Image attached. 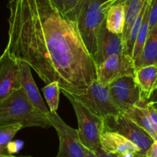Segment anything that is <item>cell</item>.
Instances as JSON below:
<instances>
[{
  "label": "cell",
  "mask_w": 157,
  "mask_h": 157,
  "mask_svg": "<svg viewBox=\"0 0 157 157\" xmlns=\"http://www.w3.org/2000/svg\"><path fill=\"white\" fill-rule=\"evenodd\" d=\"M8 9L9 53L45 84L57 81L61 92L84 94L97 80L96 66L76 23L48 0H10Z\"/></svg>",
  "instance_id": "1"
},
{
  "label": "cell",
  "mask_w": 157,
  "mask_h": 157,
  "mask_svg": "<svg viewBox=\"0 0 157 157\" xmlns=\"http://www.w3.org/2000/svg\"><path fill=\"white\" fill-rule=\"evenodd\" d=\"M15 124L23 128L52 127L48 117L32 104L21 88L0 103V127Z\"/></svg>",
  "instance_id": "2"
},
{
  "label": "cell",
  "mask_w": 157,
  "mask_h": 157,
  "mask_svg": "<svg viewBox=\"0 0 157 157\" xmlns=\"http://www.w3.org/2000/svg\"><path fill=\"white\" fill-rule=\"evenodd\" d=\"M112 0H84L76 21L79 33L89 53L96 55L98 35L105 24Z\"/></svg>",
  "instance_id": "3"
},
{
  "label": "cell",
  "mask_w": 157,
  "mask_h": 157,
  "mask_svg": "<svg viewBox=\"0 0 157 157\" xmlns=\"http://www.w3.org/2000/svg\"><path fill=\"white\" fill-rule=\"evenodd\" d=\"M69 100L78 123V136L83 147L94 152L101 147V136L104 131V121L94 114L72 94L62 91Z\"/></svg>",
  "instance_id": "4"
},
{
  "label": "cell",
  "mask_w": 157,
  "mask_h": 157,
  "mask_svg": "<svg viewBox=\"0 0 157 157\" xmlns=\"http://www.w3.org/2000/svg\"><path fill=\"white\" fill-rule=\"evenodd\" d=\"M72 96L103 121L122 113L112 99L109 87L101 84L97 80L92 83L84 94H72Z\"/></svg>",
  "instance_id": "5"
},
{
  "label": "cell",
  "mask_w": 157,
  "mask_h": 157,
  "mask_svg": "<svg viewBox=\"0 0 157 157\" xmlns=\"http://www.w3.org/2000/svg\"><path fill=\"white\" fill-rule=\"evenodd\" d=\"M104 131L122 135L135 144L142 154H146L154 140L126 113H121L104 120Z\"/></svg>",
  "instance_id": "6"
},
{
  "label": "cell",
  "mask_w": 157,
  "mask_h": 157,
  "mask_svg": "<svg viewBox=\"0 0 157 157\" xmlns=\"http://www.w3.org/2000/svg\"><path fill=\"white\" fill-rule=\"evenodd\" d=\"M47 117L59 139V150L56 157H85L84 147L80 141L78 130L64 122L57 112H50Z\"/></svg>",
  "instance_id": "7"
},
{
  "label": "cell",
  "mask_w": 157,
  "mask_h": 157,
  "mask_svg": "<svg viewBox=\"0 0 157 157\" xmlns=\"http://www.w3.org/2000/svg\"><path fill=\"white\" fill-rule=\"evenodd\" d=\"M136 71L133 57L127 54L113 55L96 68L97 81L108 87L112 82L123 77H134Z\"/></svg>",
  "instance_id": "8"
},
{
  "label": "cell",
  "mask_w": 157,
  "mask_h": 157,
  "mask_svg": "<svg viewBox=\"0 0 157 157\" xmlns=\"http://www.w3.org/2000/svg\"><path fill=\"white\" fill-rule=\"evenodd\" d=\"M108 87L112 99L122 113H127L144 101L134 77H123L112 82Z\"/></svg>",
  "instance_id": "9"
},
{
  "label": "cell",
  "mask_w": 157,
  "mask_h": 157,
  "mask_svg": "<svg viewBox=\"0 0 157 157\" xmlns=\"http://www.w3.org/2000/svg\"><path fill=\"white\" fill-rule=\"evenodd\" d=\"M21 88L18 60L5 48L0 56V103Z\"/></svg>",
  "instance_id": "10"
},
{
  "label": "cell",
  "mask_w": 157,
  "mask_h": 157,
  "mask_svg": "<svg viewBox=\"0 0 157 157\" xmlns=\"http://www.w3.org/2000/svg\"><path fill=\"white\" fill-rule=\"evenodd\" d=\"M124 52L125 43L122 35L109 32L104 24L98 35L96 55L93 57L96 68L110 56L125 54Z\"/></svg>",
  "instance_id": "11"
},
{
  "label": "cell",
  "mask_w": 157,
  "mask_h": 157,
  "mask_svg": "<svg viewBox=\"0 0 157 157\" xmlns=\"http://www.w3.org/2000/svg\"><path fill=\"white\" fill-rule=\"evenodd\" d=\"M18 67H19L21 89L24 90L25 94L32 101V104L38 110H41L45 116H48L50 113V110L44 104L39 90L34 81L32 71H31L32 67L28 63L23 61H18Z\"/></svg>",
  "instance_id": "12"
},
{
  "label": "cell",
  "mask_w": 157,
  "mask_h": 157,
  "mask_svg": "<svg viewBox=\"0 0 157 157\" xmlns=\"http://www.w3.org/2000/svg\"><path fill=\"white\" fill-rule=\"evenodd\" d=\"M101 145L104 151L117 156L127 153L136 154L140 153L133 143L114 132L104 131L101 136Z\"/></svg>",
  "instance_id": "13"
},
{
  "label": "cell",
  "mask_w": 157,
  "mask_h": 157,
  "mask_svg": "<svg viewBox=\"0 0 157 157\" xmlns=\"http://www.w3.org/2000/svg\"><path fill=\"white\" fill-rule=\"evenodd\" d=\"M134 80L140 89L143 100L147 102L152 94L157 90V64L136 69Z\"/></svg>",
  "instance_id": "14"
},
{
  "label": "cell",
  "mask_w": 157,
  "mask_h": 157,
  "mask_svg": "<svg viewBox=\"0 0 157 157\" xmlns=\"http://www.w3.org/2000/svg\"><path fill=\"white\" fill-rule=\"evenodd\" d=\"M125 0H119L110 6L106 16V27L109 32L123 35L125 26Z\"/></svg>",
  "instance_id": "15"
},
{
  "label": "cell",
  "mask_w": 157,
  "mask_h": 157,
  "mask_svg": "<svg viewBox=\"0 0 157 157\" xmlns=\"http://www.w3.org/2000/svg\"><path fill=\"white\" fill-rule=\"evenodd\" d=\"M147 101H142L139 106L133 107L126 113L138 126L145 130L152 139L157 142V127L153 124L146 107Z\"/></svg>",
  "instance_id": "16"
},
{
  "label": "cell",
  "mask_w": 157,
  "mask_h": 157,
  "mask_svg": "<svg viewBox=\"0 0 157 157\" xmlns=\"http://www.w3.org/2000/svg\"><path fill=\"white\" fill-rule=\"evenodd\" d=\"M136 69L157 64V24L150 32L142 52L135 59Z\"/></svg>",
  "instance_id": "17"
},
{
  "label": "cell",
  "mask_w": 157,
  "mask_h": 157,
  "mask_svg": "<svg viewBox=\"0 0 157 157\" xmlns=\"http://www.w3.org/2000/svg\"><path fill=\"white\" fill-rule=\"evenodd\" d=\"M147 0H125V26L123 32V39L124 43L127 41L131 29L140 13Z\"/></svg>",
  "instance_id": "18"
},
{
  "label": "cell",
  "mask_w": 157,
  "mask_h": 157,
  "mask_svg": "<svg viewBox=\"0 0 157 157\" xmlns=\"http://www.w3.org/2000/svg\"><path fill=\"white\" fill-rule=\"evenodd\" d=\"M64 18L76 23L84 0H48Z\"/></svg>",
  "instance_id": "19"
},
{
  "label": "cell",
  "mask_w": 157,
  "mask_h": 157,
  "mask_svg": "<svg viewBox=\"0 0 157 157\" xmlns=\"http://www.w3.org/2000/svg\"><path fill=\"white\" fill-rule=\"evenodd\" d=\"M151 1L152 0H150L148 6H147V10L144 14V19H143L142 24H141L140 29L139 35H138L137 39H136V44H135L134 51H133V58L134 59V61L142 52L144 44L147 41V38H148L149 33H150V16Z\"/></svg>",
  "instance_id": "20"
},
{
  "label": "cell",
  "mask_w": 157,
  "mask_h": 157,
  "mask_svg": "<svg viewBox=\"0 0 157 157\" xmlns=\"http://www.w3.org/2000/svg\"><path fill=\"white\" fill-rule=\"evenodd\" d=\"M22 128L20 124L0 127V156L9 154V147L12 139Z\"/></svg>",
  "instance_id": "21"
},
{
  "label": "cell",
  "mask_w": 157,
  "mask_h": 157,
  "mask_svg": "<svg viewBox=\"0 0 157 157\" xmlns=\"http://www.w3.org/2000/svg\"><path fill=\"white\" fill-rule=\"evenodd\" d=\"M42 92L50 112H57L61 93V88L58 82L54 81L48 84L42 88Z\"/></svg>",
  "instance_id": "22"
},
{
  "label": "cell",
  "mask_w": 157,
  "mask_h": 157,
  "mask_svg": "<svg viewBox=\"0 0 157 157\" xmlns=\"http://www.w3.org/2000/svg\"><path fill=\"white\" fill-rule=\"evenodd\" d=\"M157 24V0H152L150 6V32Z\"/></svg>",
  "instance_id": "23"
},
{
  "label": "cell",
  "mask_w": 157,
  "mask_h": 157,
  "mask_svg": "<svg viewBox=\"0 0 157 157\" xmlns=\"http://www.w3.org/2000/svg\"><path fill=\"white\" fill-rule=\"evenodd\" d=\"M146 107H147V110L148 111V113L150 115V118H151L152 121L157 127V110L153 105H151V104L147 102L146 104Z\"/></svg>",
  "instance_id": "24"
},
{
  "label": "cell",
  "mask_w": 157,
  "mask_h": 157,
  "mask_svg": "<svg viewBox=\"0 0 157 157\" xmlns=\"http://www.w3.org/2000/svg\"><path fill=\"white\" fill-rule=\"evenodd\" d=\"M94 153L98 157H119L116 156V155L111 154V153H108L106 151H104V150H103L102 147H101H101H98L95 151H94Z\"/></svg>",
  "instance_id": "25"
},
{
  "label": "cell",
  "mask_w": 157,
  "mask_h": 157,
  "mask_svg": "<svg viewBox=\"0 0 157 157\" xmlns=\"http://www.w3.org/2000/svg\"><path fill=\"white\" fill-rule=\"evenodd\" d=\"M146 156L147 157H157V142L154 141L152 144L151 147L148 150V151L146 153Z\"/></svg>",
  "instance_id": "26"
},
{
  "label": "cell",
  "mask_w": 157,
  "mask_h": 157,
  "mask_svg": "<svg viewBox=\"0 0 157 157\" xmlns=\"http://www.w3.org/2000/svg\"><path fill=\"white\" fill-rule=\"evenodd\" d=\"M147 103H149V104H150L151 105H153L157 110V90H155V91L152 94L150 99L147 101Z\"/></svg>",
  "instance_id": "27"
},
{
  "label": "cell",
  "mask_w": 157,
  "mask_h": 157,
  "mask_svg": "<svg viewBox=\"0 0 157 157\" xmlns=\"http://www.w3.org/2000/svg\"><path fill=\"white\" fill-rule=\"evenodd\" d=\"M84 153H85V157H98L94 152L90 151L85 147H84Z\"/></svg>",
  "instance_id": "28"
},
{
  "label": "cell",
  "mask_w": 157,
  "mask_h": 157,
  "mask_svg": "<svg viewBox=\"0 0 157 157\" xmlns=\"http://www.w3.org/2000/svg\"><path fill=\"white\" fill-rule=\"evenodd\" d=\"M119 157H135V156H134V154H132V153H127V154L122 155V156Z\"/></svg>",
  "instance_id": "29"
},
{
  "label": "cell",
  "mask_w": 157,
  "mask_h": 157,
  "mask_svg": "<svg viewBox=\"0 0 157 157\" xmlns=\"http://www.w3.org/2000/svg\"><path fill=\"white\" fill-rule=\"evenodd\" d=\"M0 157H30V156H15L12 154H8V155H2V156H0Z\"/></svg>",
  "instance_id": "30"
},
{
  "label": "cell",
  "mask_w": 157,
  "mask_h": 157,
  "mask_svg": "<svg viewBox=\"0 0 157 157\" xmlns=\"http://www.w3.org/2000/svg\"><path fill=\"white\" fill-rule=\"evenodd\" d=\"M134 156L135 157H147L145 154H142V153H136V154H134Z\"/></svg>",
  "instance_id": "31"
},
{
  "label": "cell",
  "mask_w": 157,
  "mask_h": 157,
  "mask_svg": "<svg viewBox=\"0 0 157 157\" xmlns=\"http://www.w3.org/2000/svg\"><path fill=\"white\" fill-rule=\"evenodd\" d=\"M117 1H119V0H112V2H113V3H115V2H117Z\"/></svg>",
  "instance_id": "32"
}]
</instances>
